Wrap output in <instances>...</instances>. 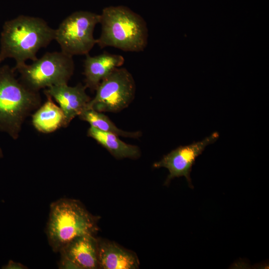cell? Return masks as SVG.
Here are the masks:
<instances>
[{
  "label": "cell",
  "instance_id": "cell-1",
  "mask_svg": "<svg viewBox=\"0 0 269 269\" xmlns=\"http://www.w3.org/2000/svg\"><path fill=\"white\" fill-rule=\"evenodd\" d=\"M55 29L43 18L20 15L6 21L0 38V63L12 58L15 66L35 60L36 54L55 40Z\"/></svg>",
  "mask_w": 269,
  "mask_h": 269
},
{
  "label": "cell",
  "instance_id": "cell-2",
  "mask_svg": "<svg viewBox=\"0 0 269 269\" xmlns=\"http://www.w3.org/2000/svg\"><path fill=\"white\" fill-rule=\"evenodd\" d=\"M13 67L0 66V132L17 139L27 118L41 105L39 92L16 77Z\"/></svg>",
  "mask_w": 269,
  "mask_h": 269
},
{
  "label": "cell",
  "instance_id": "cell-3",
  "mask_svg": "<svg viewBox=\"0 0 269 269\" xmlns=\"http://www.w3.org/2000/svg\"><path fill=\"white\" fill-rule=\"evenodd\" d=\"M99 23L101 32L96 44L101 48L113 47L124 51L138 52L147 46L146 21L127 6L104 8L100 14Z\"/></svg>",
  "mask_w": 269,
  "mask_h": 269
},
{
  "label": "cell",
  "instance_id": "cell-4",
  "mask_svg": "<svg viewBox=\"0 0 269 269\" xmlns=\"http://www.w3.org/2000/svg\"><path fill=\"white\" fill-rule=\"evenodd\" d=\"M98 218L91 214L78 200L61 198L51 203L46 233L54 252H59L75 238L94 235Z\"/></svg>",
  "mask_w": 269,
  "mask_h": 269
},
{
  "label": "cell",
  "instance_id": "cell-5",
  "mask_svg": "<svg viewBox=\"0 0 269 269\" xmlns=\"http://www.w3.org/2000/svg\"><path fill=\"white\" fill-rule=\"evenodd\" d=\"M20 81L29 89L39 92L53 86L68 84L75 69L73 57L62 51L47 52L30 64L15 66Z\"/></svg>",
  "mask_w": 269,
  "mask_h": 269
},
{
  "label": "cell",
  "instance_id": "cell-6",
  "mask_svg": "<svg viewBox=\"0 0 269 269\" xmlns=\"http://www.w3.org/2000/svg\"><path fill=\"white\" fill-rule=\"evenodd\" d=\"M99 21L100 14L89 11H76L66 17L55 29L61 51L72 57L89 54L97 43L94 31Z\"/></svg>",
  "mask_w": 269,
  "mask_h": 269
},
{
  "label": "cell",
  "instance_id": "cell-7",
  "mask_svg": "<svg viewBox=\"0 0 269 269\" xmlns=\"http://www.w3.org/2000/svg\"><path fill=\"white\" fill-rule=\"evenodd\" d=\"M135 89L131 73L125 68H116L100 82L86 109L102 113L119 112L132 103Z\"/></svg>",
  "mask_w": 269,
  "mask_h": 269
},
{
  "label": "cell",
  "instance_id": "cell-8",
  "mask_svg": "<svg viewBox=\"0 0 269 269\" xmlns=\"http://www.w3.org/2000/svg\"><path fill=\"white\" fill-rule=\"evenodd\" d=\"M219 137V133L215 132L201 141L177 147L164 155L159 161L154 163V168L164 167L169 171L164 185H168L174 178L184 176L188 186L193 189L190 173L196 159L207 146L215 142Z\"/></svg>",
  "mask_w": 269,
  "mask_h": 269
},
{
  "label": "cell",
  "instance_id": "cell-9",
  "mask_svg": "<svg viewBox=\"0 0 269 269\" xmlns=\"http://www.w3.org/2000/svg\"><path fill=\"white\" fill-rule=\"evenodd\" d=\"M85 85L74 86L68 84L53 86L45 89L44 93L51 97L63 111L68 126L77 116L85 110L91 99L87 95Z\"/></svg>",
  "mask_w": 269,
  "mask_h": 269
},
{
  "label": "cell",
  "instance_id": "cell-10",
  "mask_svg": "<svg viewBox=\"0 0 269 269\" xmlns=\"http://www.w3.org/2000/svg\"><path fill=\"white\" fill-rule=\"evenodd\" d=\"M124 62L123 56L107 52L94 56L86 55L83 72L85 86L92 91H96L100 82Z\"/></svg>",
  "mask_w": 269,
  "mask_h": 269
},
{
  "label": "cell",
  "instance_id": "cell-11",
  "mask_svg": "<svg viewBox=\"0 0 269 269\" xmlns=\"http://www.w3.org/2000/svg\"><path fill=\"white\" fill-rule=\"evenodd\" d=\"M99 268L103 269H135L139 261L135 254L116 243L98 240Z\"/></svg>",
  "mask_w": 269,
  "mask_h": 269
},
{
  "label": "cell",
  "instance_id": "cell-12",
  "mask_svg": "<svg viewBox=\"0 0 269 269\" xmlns=\"http://www.w3.org/2000/svg\"><path fill=\"white\" fill-rule=\"evenodd\" d=\"M59 252L64 253L80 269L99 268L98 239L94 235H85L77 237L68 243Z\"/></svg>",
  "mask_w": 269,
  "mask_h": 269
},
{
  "label": "cell",
  "instance_id": "cell-13",
  "mask_svg": "<svg viewBox=\"0 0 269 269\" xmlns=\"http://www.w3.org/2000/svg\"><path fill=\"white\" fill-rule=\"evenodd\" d=\"M46 101L34 111L32 124L39 132L49 134L68 126L64 114L51 96L45 95Z\"/></svg>",
  "mask_w": 269,
  "mask_h": 269
},
{
  "label": "cell",
  "instance_id": "cell-14",
  "mask_svg": "<svg viewBox=\"0 0 269 269\" xmlns=\"http://www.w3.org/2000/svg\"><path fill=\"white\" fill-rule=\"evenodd\" d=\"M87 135L105 147L116 158L137 159L140 155L139 147L124 142L115 134L90 127Z\"/></svg>",
  "mask_w": 269,
  "mask_h": 269
},
{
  "label": "cell",
  "instance_id": "cell-15",
  "mask_svg": "<svg viewBox=\"0 0 269 269\" xmlns=\"http://www.w3.org/2000/svg\"><path fill=\"white\" fill-rule=\"evenodd\" d=\"M88 122L90 127L100 131L112 133L118 136L136 138L141 135L140 132H126L119 129L108 117L102 112L91 109H86L78 116Z\"/></svg>",
  "mask_w": 269,
  "mask_h": 269
},
{
  "label": "cell",
  "instance_id": "cell-16",
  "mask_svg": "<svg viewBox=\"0 0 269 269\" xmlns=\"http://www.w3.org/2000/svg\"><path fill=\"white\" fill-rule=\"evenodd\" d=\"M60 254V259L58 264V269H80V267L71 260L62 252Z\"/></svg>",
  "mask_w": 269,
  "mask_h": 269
},
{
  "label": "cell",
  "instance_id": "cell-17",
  "mask_svg": "<svg viewBox=\"0 0 269 269\" xmlns=\"http://www.w3.org/2000/svg\"><path fill=\"white\" fill-rule=\"evenodd\" d=\"M3 269H28L26 266L24 265L12 260H9L7 264L2 266Z\"/></svg>",
  "mask_w": 269,
  "mask_h": 269
},
{
  "label": "cell",
  "instance_id": "cell-18",
  "mask_svg": "<svg viewBox=\"0 0 269 269\" xmlns=\"http://www.w3.org/2000/svg\"><path fill=\"white\" fill-rule=\"evenodd\" d=\"M3 156V153L2 149L0 147V158H1Z\"/></svg>",
  "mask_w": 269,
  "mask_h": 269
}]
</instances>
